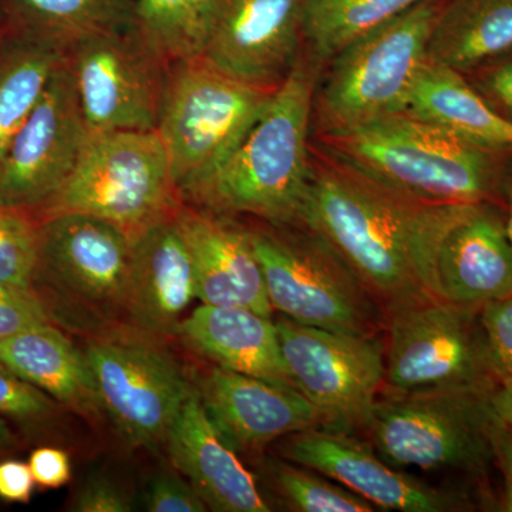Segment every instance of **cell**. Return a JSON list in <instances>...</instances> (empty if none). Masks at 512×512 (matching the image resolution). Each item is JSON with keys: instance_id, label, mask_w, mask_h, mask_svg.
I'll return each mask as SVG.
<instances>
[{"instance_id": "obj_1", "label": "cell", "mask_w": 512, "mask_h": 512, "mask_svg": "<svg viewBox=\"0 0 512 512\" xmlns=\"http://www.w3.org/2000/svg\"><path fill=\"white\" fill-rule=\"evenodd\" d=\"M309 164L295 222L335 249L384 318L414 303L441 298L440 245L471 205L430 204L407 197L323 153L312 141Z\"/></svg>"}, {"instance_id": "obj_2", "label": "cell", "mask_w": 512, "mask_h": 512, "mask_svg": "<svg viewBox=\"0 0 512 512\" xmlns=\"http://www.w3.org/2000/svg\"><path fill=\"white\" fill-rule=\"evenodd\" d=\"M311 141L323 153L416 200L503 204L512 153L478 146L406 111L355 130L312 136Z\"/></svg>"}, {"instance_id": "obj_3", "label": "cell", "mask_w": 512, "mask_h": 512, "mask_svg": "<svg viewBox=\"0 0 512 512\" xmlns=\"http://www.w3.org/2000/svg\"><path fill=\"white\" fill-rule=\"evenodd\" d=\"M323 67L303 52L231 156L184 198L269 224H292L309 178L313 97Z\"/></svg>"}, {"instance_id": "obj_4", "label": "cell", "mask_w": 512, "mask_h": 512, "mask_svg": "<svg viewBox=\"0 0 512 512\" xmlns=\"http://www.w3.org/2000/svg\"><path fill=\"white\" fill-rule=\"evenodd\" d=\"M443 3L420 0L357 37L323 66L313 97L311 137L355 130L406 111Z\"/></svg>"}, {"instance_id": "obj_5", "label": "cell", "mask_w": 512, "mask_h": 512, "mask_svg": "<svg viewBox=\"0 0 512 512\" xmlns=\"http://www.w3.org/2000/svg\"><path fill=\"white\" fill-rule=\"evenodd\" d=\"M180 207L158 131H109L89 133L69 180L32 214L39 222L62 214L92 215L134 239Z\"/></svg>"}, {"instance_id": "obj_6", "label": "cell", "mask_w": 512, "mask_h": 512, "mask_svg": "<svg viewBox=\"0 0 512 512\" xmlns=\"http://www.w3.org/2000/svg\"><path fill=\"white\" fill-rule=\"evenodd\" d=\"M133 239L109 221L62 214L40 221L32 292L50 319L87 329L126 320Z\"/></svg>"}, {"instance_id": "obj_7", "label": "cell", "mask_w": 512, "mask_h": 512, "mask_svg": "<svg viewBox=\"0 0 512 512\" xmlns=\"http://www.w3.org/2000/svg\"><path fill=\"white\" fill-rule=\"evenodd\" d=\"M248 229L275 312L330 332L379 335L382 309L319 234L299 222Z\"/></svg>"}, {"instance_id": "obj_8", "label": "cell", "mask_w": 512, "mask_h": 512, "mask_svg": "<svg viewBox=\"0 0 512 512\" xmlns=\"http://www.w3.org/2000/svg\"><path fill=\"white\" fill-rule=\"evenodd\" d=\"M493 389L390 393L377 400L363 430L376 453L399 470H456L481 477L494 461Z\"/></svg>"}, {"instance_id": "obj_9", "label": "cell", "mask_w": 512, "mask_h": 512, "mask_svg": "<svg viewBox=\"0 0 512 512\" xmlns=\"http://www.w3.org/2000/svg\"><path fill=\"white\" fill-rule=\"evenodd\" d=\"M272 94L202 59L171 64L157 131L181 200L231 156Z\"/></svg>"}, {"instance_id": "obj_10", "label": "cell", "mask_w": 512, "mask_h": 512, "mask_svg": "<svg viewBox=\"0 0 512 512\" xmlns=\"http://www.w3.org/2000/svg\"><path fill=\"white\" fill-rule=\"evenodd\" d=\"M480 312L436 298L389 313L384 386L392 393L497 386Z\"/></svg>"}, {"instance_id": "obj_11", "label": "cell", "mask_w": 512, "mask_h": 512, "mask_svg": "<svg viewBox=\"0 0 512 512\" xmlns=\"http://www.w3.org/2000/svg\"><path fill=\"white\" fill-rule=\"evenodd\" d=\"M143 333L103 332L84 348L103 414L130 447L164 446L194 384Z\"/></svg>"}, {"instance_id": "obj_12", "label": "cell", "mask_w": 512, "mask_h": 512, "mask_svg": "<svg viewBox=\"0 0 512 512\" xmlns=\"http://www.w3.org/2000/svg\"><path fill=\"white\" fill-rule=\"evenodd\" d=\"M64 62L89 133L157 130L171 66L130 23L69 47Z\"/></svg>"}, {"instance_id": "obj_13", "label": "cell", "mask_w": 512, "mask_h": 512, "mask_svg": "<svg viewBox=\"0 0 512 512\" xmlns=\"http://www.w3.org/2000/svg\"><path fill=\"white\" fill-rule=\"evenodd\" d=\"M286 370L299 393L325 414L330 427L365 429L384 386V340L275 320Z\"/></svg>"}, {"instance_id": "obj_14", "label": "cell", "mask_w": 512, "mask_h": 512, "mask_svg": "<svg viewBox=\"0 0 512 512\" xmlns=\"http://www.w3.org/2000/svg\"><path fill=\"white\" fill-rule=\"evenodd\" d=\"M87 138L76 84L63 60L0 163V205L39 210L69 180Z\"/></svg>"}, {"instance_id": "obj_15", "label": "cell", "mask_w": 512, "mask_h": 512, "mask_svg": "<svg viewBox=\"0 0 512 512\" xmlns=\"http://www.w3.org/2000/svg\"><path fill=\"white\" fill-rule=\"evenodd\" d=\"M303 8L305 0H218L200 59L275 92L303 55Z\"/></svg>"}, {"instance_id": "obj_16", "label": "cell", "mask_w": 512, "mask_h": 512, "mask_svg": "<svg viewBox=\"0 0 512 512\" xmlns=\"http://www.w3.org/2000/svg\"><path fill=\"white\" fill-rule=\"evenodd\" d=\"M279 454L332 478L377 510L450 512L467 507L460 495L440 490L390 466L372 444L356 439L350 431L335 427L298 431L286 436Z\"/></svg>"}, {"instance_id": "obj_17", "label": "cell", "mask_w": 512, "mask_h": 512, "mask_svg": "<svg viewBox=\"0 0 512 512\" xmlns=\"http://www.w3.org/2000/svg\"><path fill=\"white\" fill-rule=\"evenodd\" d=\"M202 406L237 453H259L272 441L330 427L315 404L292 387L211 367L195 384Z\"/></svg>"}, {"instance_id": "obj_18", "label": "cell", "mask_w": 512, "mask_h": 512, "mask_svg": "<svg viewBox=\"0 0 512 512\" xmlns=\"http://www.w3.org/2000/svg\"><path fill=\"white\" fill-rule=\"evenodd\" d=\"M175 214L133 239L126 322L148 338L177 335L197 299L194 262Z\"/></svg>"}, {"instance_id": "obj_19", "label": "cell", "mask_w": 512, "mask_h": 512, "mask_svg": "<svg viewBox=\"0 0 512 512\" xmlns=\"http://www.w3.org/2000/svg\"><path fill=\"white\" fill-rule=\"evenodd\" d=\"M164 447L180 471L207 504L218 512H269L271 505L251 471L205 412L197 389H192Z\"/></svg>"}, {"instance_id": "obj_20", "label": "cell", "mask_w": 512, "mask_h": 512, "mask_svg": "<svg viewBox=\"0 0 512 512\" xmlns=\"http://www.w3.org/2000/svg\"><path fill=\"white\" fill-rule=\"evenodd\" d=\"M440 296L460 305L483 306L512 295V247L503 204L468 208L447 232L437 256Z\"/></svg>"}, {"instance_id": "obj_21", "label": "cell", "mask_w": 512, "mask_h": 512, "mask_svg": "<svg viewBox=\"0 0 512 512\" xmlns=\"http://www.w3.org/2000/svg\"><path fill=\"white\" fill-rule=\"evenodd\" d=\"M175 218L194 262L197 301L272 316L249 229L183 204Z\"/></svg>"}, {"instance_id": "obj_22", "label": "cell", "mask_w": 512, "mask_h": 512, "mask_svg": "<svg viewBox=\"0 0 512 512\" xmlns=\"http://www.w3.org/2000/svg\"><path fill=\"white\" fill-rule=\"evenodd\" d=\"M175 336L214 366L296 389L272 316L202 303L185 316Z\"/></svg>"}, {"instance_id": "obj_23", "label": "cell", "mask_w": 512, "mask_h": 512, "mask_svg": "<svg viewBox=\"0 0 512 512\" xmlns=\"http://www.w3.org/2000/svg\"><path fill=\"white\" fill-rule=\"evenodd\" d=\"M0 360L56 403L84 416L103 413L84 350L77 349L55 323H43L3 340Z\"/></svg>"}, {"instance_id": "obj_24", "label": "cell", "mask_w": 512, "mask_h": 512, "mask_svg": "<svg viewBox=\"0 0 512 512\" xmlns=\"http://www.w3.org/2000/svg\"><path fill=\"white\" fill-rule=\"evenodd\" d=\"M413 114L478 146L512 153V124L501 119L468 84L463 74L427 60L410 93Z\"/></svg>"}, {"instance_id": "obj_25", "label": "cell", "mask_w": 512, "mask_h": 512, "mask_svg": "<svg viewBox=\"0 0 512 512\" xmlns=\"http://www.w3.org/2000/svg\"><path fill=\"white\" fill-rule=\"evenodd\" d=\"M512 49V0H444L427 60L466 74Z\"/></svg>"}, {"instance_id": "obj_26", "label": "cell", "mask_w": 512, "mask_h": 512, "mask_svg": "<svg viewBox=\"0 0 512 512\" xmlns=\"http://www.w3.org/2000/svg\"><path fill=\"white\" fill-rule=\"evenodd\" d=\"M133 0H8L20 35L66 52L87 37L130 22Z\"/></svg>"}, {"instance_id": "obj_27", "label": "cell", "mask_w": 512, "mask_h": 512, "mask_svg": "<svg viewBox=\"0 0 512 512\" xmlns=\"http://www.w3.org/2000/svg\"><path fill=\"white\" fill-rule=\"evenodd\" d=\"M63 60L62 50L20 33L0 46V163Z\"/></svg>"}, {"instance_id": "obj_28", "label": "cell", "mask_w": 512, "mask_h": 512, "mask_svg": "<svg viewBox=\"0 0 512 512\" xmlns=\"http://www.w3.org/2000/svg\"><path fill=\"white\" fill-rule=\"evenodd\" d=\"M218 0H133L130 28L168 64L200 59Z\"/></svg>"}, {"instance_id": "obj_29", "label": "cell", "mask_w": 512, "mask_h": 512, "mask_svg": "<svg viewBox=\"0 0 512 512\" xmlns=\"http://www.w3.org/2000/svg\"><path fill=\"white\" fill-rule=\"evenodd\" d=\"M420 0H305L303 52L325 66L343 47Z\"/></svg>"}, {"instance_id": "obj_30", "label": "cell", "mask_w": 512, "mask_h": 512, "mask_svg": "<svg viewBox=\"0 0 512 512\" xmlns=\"http://www.w3.org/2000/svg\"><path fill=\"white\" fill-rule=\"evenodd\" d=\"M276 493L296 512H373L375 505L332 478L292 461L271 460L266 466Z\"/></svg>"}, {"instance_id": "obj_31", "label": "cell", "mask_w": 512, "mask_h": 512, "mask_svg": "<svg viewBox=\"0 0 512 512\" xmlns=\"http://www.w3.org/2000/svg\"><path fill=\"white\" fill-rule=\"evenodd\" d=\"M39 249L40 222L32 212L0 205V285L32 292Z\"/></svg>"}, {"instance_id": "obj_32", "label": "cell", "mask_w": 512, "mask_h": 512, "mask_svg": "<svg viewBox=\"0 0 512 512\" xmlns=\"http://www.w3.org/2000/svg\"><path fill=\"white\" fill-rule=\"evenodd\" d=\"M56 402L20 379L0 360V416L23 424L45 423L56 413Z\"/></svg>"}, {"instance_id": "obj_33", "label": "cell", "mask_w": 512, "mask_h": 512, "mask_svg": "<svg viewBox=\"0 0 512 512\" xmlns=\"http://www.w3.org/2000/svg\"><path fill=\"white\" fill-rule=\"evenodd\" d=\"M491 370L498 383L512 377V295L481 306Z\"/></svg>"}, {"instance_id": "obj_34", "label": "cell", "mask_w": 512, "mask_h": 512, "mask_svg": "<svg viewBox=\"0 0 512 512\" xmlns=\"http://www.w3.org/2000/svg\"><path fill=\"white\" fill-rule=\"evenodd\" d=\"M464 77L497 116L512 124V49Z\"/></svg>"}, {"instance_id": "obj_35", "label": "cell", "mask_w": 512, "mask_h": 512, "mask_svg": "<svg viewBox=\"0 0 512 512\" xmlns=\"http://www.w3.org/2000/svg\"><path fill=\"white\" fill-rule=\"evenodd\" d=\"M50 322L49 313L35 293L0 285V343Z\"/></svg>"}, {"instance_id": "obj_36", "label": "cell", "mask_w": 512, "mask_h": 512, "mask_svg": "<svg viewBox=\"0 0 512 512\" xmlns=\"http://www.w3.org/2000/svg\"><path fill=\"white\" fill-rule=\"evenodd\" d=\"M144 510L150 512H204L207 504L188 481L174 474H157L144 493Z\"/></svg>"}, {"instance_id": "obj_37", "label": "cell", "mask_w": 512, "mask_h": 512, "mask_svg": "<svg viewBox=\"0 0 512 512\" xmlns=\"http://www.w3.org/2000/svg\"><path fill=\"white\" fill-rule=\"evenodd\" d=\"M72 510L77 512H128L133 511L130 495L110 478H89L74 497Z\"/></svg>"}, {"instance_id": "obj_38", "label": "cell", "mask_w": 512, "mask_h": 512, "mask_svg": "<svg viewBox=\"0 0 512 512\" xmlns=\"http://www.w3.org/2000/svg\"><path fill=\"white\" fill-rule=\"evenodd\" d=\"M30 470L36 485L43 488H60L72 478L70 458L60 448L40 447L29 458Z\"/></svg>"}, {"instance_id": "obj_39", "label": "cell", "mask_w": 512, "mask_h": 512, "mask_svg": "<svg viewBox=\"0 0 512 512\" xmlns=\"http://www.w3.org/2000/svg\"><path fill=\"white\" fill-rule=\"evenodd\" d=\"M35 478L29 464L19 460L0 463V500L28 504L35 490Z\"/></svg>"}, {"instance_id": "obj_40", "label": "cell", "mask_w": 512, "mask_h": 512, "mask_svg": "<svg viewBox=\"0 0 512 512\" xmlns=\"http://www.w3.org/2000/svg\"><path fill=\"white\" fill-rule=\"evenodd\" d=\"M497 417V416H495ZM494 461L504 477V494L500 510L512 512V430L495 419L493 434Z\"/></svg>"}, {"instance_id": "obj_41", "label": "cell", "mask_w": 512, "mask_h": 512, "mask_svg": "<svg viewBox=\"0 0 512 512\" xmlns=\"http://www.w3.org/2000/svg\"><path fill=\"white\" fill-rule=\"evenodd\" d=\"M491 406L497 419L512 430V377L494 387L491 392Z\"/></svg>"}, {"instance_id": "obj_42", "label": "cell", "mask_w": 512, "mask_h": 512, "mask_svg": "<svg viewBox=\"0 0 512 512\" xmlns=\"http://www.w3.org/2000/svg\"><path fill=\"white\" fill-rule=\"evenodd\" d=\"M505 202V228L512 247V154L505 168L503 184V204Z\"/></svg>"}, {"instance_id": "obj_43", "label": "cell", "mask_w": 512, "mask_h": 512, "mask_svg": "<svg viewBox=\"0 0 512 512\" xmlns=\"http://www.w3.org/2000/svg\"><path fill=\"white\" fill-rule=\"evenodd\" d=\"M15 434L5 417L0 416V454L6 453L15 444Z\"/></svg>"}, {"instance_id": "obj_44", "label": "cell", "mask_w": 512, "mask_h": 512, "mask_svg": "<svg viewBox=\"0 0 512 512\" xmlns=\"http://www.w3.org/2000/svg\"><path fill=\"white\" fill-rule=\"evenodd\" d=\"M0 46H2V42H0Z\"/></svg>"}]
</instances>
